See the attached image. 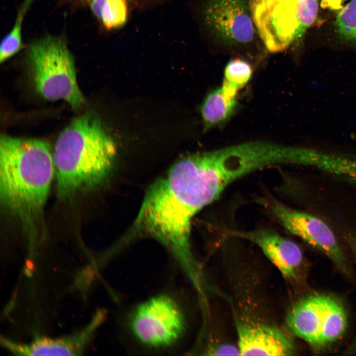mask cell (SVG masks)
Returning <instances> with one entry per match:
<instances>
[{
  "mask_svg": "<svg viewBox=\"0 0 356 356\" xmlns=\"http://www.w3.org/2000/svg\"><path fill=\"white\" fill-rule=\"evenodd\" d=\"M54 168L46 141L1 135L0 203L20 222L32 244L38 235Z\"/></svg>",
  "mask_w": 356,
  "mask_h": 356,
  "instance_id": "6da1fadb",
  "label": "cell"
},
{
  "mask_svg": "<svg viewBox=\"0 0 356 356\" xmlns=\"http://www.w3.org/2000/svg\"><path fill=\"white\" fill-rule=\"evenodd\" d=\"M116 154L114 141L98 117L88 113L74 119L59 134L52 153L59 196L66 199L99 185Z\"/></svg>",
  "mask_w": 356,
  "mask_h": 356,
  "instance_id": "7a4b0ae2",
  "label": "cell"
},
{
  "mask_svg": "<svg viewBox=\"0 0 356 356\" xmlns=\"http://www.w3.org/2000/svg\"><path fill=\"white\" fill-rule=\"evenodd\" d=\"M27 55L36 88L43 97L63 100L74 109L84 105L74 59L63 39L46 36L38 40L30 45Z\"/></svg>",
  "mask_w": 356,
  "mask_h": 356,
  "instance_id": "3957f363",
  "label": "cell"
},
{
  "mask_svg": "<svg viewBox=\"0 0 356 356\" xmlns=\"http://www.w3.org/2000/svg\"><path fill=\"white\" fill-rule=\"evenodd\" d=\"M254 25L267 49L280 52L301 38L315 21L317 0H252Z\"/></svg>",
  "mask_w": 356,
  "mask_h": 356,
  "instance_id": "277c9868",
  "label": "cell"
},
{
  "mask_svg": "<svg viewBox=\"0 0 356 356\" xmlns=\"http://www.w3.org/2000/svg\"><path fill=\"white\" fill-rule=\"evenodd\" d=\"M286 323L296 336L320 348L343 335L347 317L343 307L335 299L315 294L294 304L287 313Z\"/></svg>",
  "mask_w": 356,
  "mask_h": 356,
  "instance_id": "5b68a950",
  "label": "cell"
},
{
  "mask_svg": "<svg viewBox=\"0 0 356 356\" xmlns=\"http://www.w3.org/2000/svg\"><path fill=\"white\" fill-rule=\"evenodd\" d=\"M184 312L176 300L160 294L140 303L132 312L129 326L134 338L152 348L170 347L179 340L186 329Z\"/></svg>",
  "mask_w": 356,
  "mask_h": 356,
  "instance_id": "8992f818",
  "label": "cell"
},
{
  "mask_svg": "<svg viewBox=\"0 0 356 356\" xmlns=\"http://www.w3.org/2000/svg\"><path fill=\"white\" fill-rule=\"evenodd\" d=\"M269 205L273 215L290 233L320 250L340 267L344 268L342 250L334 233L324 221L275 200H271Z\"/></svg>",
  "mask_w": 356,
  "mask_h": 356,
  "instance_id": "52a82bcc",
  "label": "cell"
},
{
  "mask_svg": "<svg viewBox=\"0 0 356 356\" xmlns=\"http://www.w3.org/2000/svg\"><path fill=\"white\" fill-rule=\"evenodd\" d=\"M203 15L208 27L225 41L246 44L254 38V23L246 0H208Z\"/></svg>",
  "mask_w": 356,
  "mask_h": 356,
  "instance_id": "ba28073f",
  "label": "cell"
},
{
  "mask_svg": "<svg viewBox=\"0 0 356 356\" xmlns=\"http://www.w3.org/2000/svg\"><path fill=\"white\" fill-rule=\"evenodd\" d=\"M103 312L98 310L83 329L58 338L37 337L28 343L1 338V343L9 352L20 356H79L82 354L101 323Z\"/></svg>",
  "mask_w": 356,
  "mask_h": 356,
  "instance_id": "9c48e42d",
  "label": "cell"
},
{
  "mask_svg": "<svg viewBox=\"0 0 356 356\" xmlns=\"http://www.w3.org/2000/svg\"><path fill=\"white\" fill-rule=\"evenodd\" d=\"M224 233L229 236L245 239L254 243L284 277L297 278L303 261V253L300 247L293 241L267 229L250 231L224 229Z\"/></svg>",
  "mask_w": 356,
  "mask_h": 356,
  "instance_id": "30bf717a",
  "label": "cell"
},
{
  "mask_svg": "<svg viewBox=\"0 0 356 356\" xmlns=\"http://www.w3.org/2000/svg\"><path fill=\"white\" fill-rule=\"evenodd\" d=\"M235 325L239 355L289 356L294 352L291 339L276 326L239 319Z\"/></svg>",
  "mask_w": 356,
  "mask_h": 356,
  "instance_id": "8fae6325",
  "label": "cell"
},
{
  "mask_svg": "<svg viewBox=\"0 0 356 356\" xmlns=\"http://www.w3.org/2000/svg\"><path fill=\"white\" fill-rule=\"evenodd\" d=\"M236 106L235 97L226 94L222 88L210 92L200 109L205 130L225 123L233 114Z\"/></svg>",
  "mask_w": 356,
  "mask_h": 356,
  "instance_id": "7c38bea8",
  "label": "cell"
},
{
  "mask_svg": "<svg viewBox=\"0 0 356 356\" xmlns=\"http://www.w3.org/2000/svg\"><path fill=\"white\" fill-rule=\"evenodd\" d=\"M89 5L92 13L107 29L120 28L126 22V0H92Z\"/></svg>",
  "mask_w": 356,
  "mask_h": 356,
  "instance_id": "4fadbf2b",
  "label": "cell"
},
{
  "mask_svg": "<svg viewBox=\"0 0 356 356\" xmlns=\"http://www.w3.org/2000/svg\"><path fill=\"white\" fill-rule=\"evenodd\" d=\"M33 0H24L19 8L12 29L1 41L0 45L1 63L14 55L22 48L21 32L23 22Z\"/></svg>",
  "mask_w": 356,
  "mask_h": 356,
  "instance_id": "5bb4252c",
  "label": "cell"
},
{
  "mask_svg": "<svg viewBox=\"0 0 356 356\" xmlns=\"http://www.w3.org/2000/svg\"><path fill=\"white\" fill-rule=\"evenodd\" d=\"M334 26L341 38L356 43V0H351L340 11Z\"/></svg>",
  "mask_w": 356,
  "mask_h": 356,
  "instance_id": "9a60e30c",
  "label": "cell"
},
{
  "mask_svg": "<svg viewBox=\"0 0 356 356\" xmlns=\"http://www.w3.org/2000/svg\"><path fill=\"white\" fill-rule=\"evenodd\" d=\"M252 72L251 65L246 61L233 59L226 65L224 81L239 89L248 83Z\"/></svg>",
  "mask_w": 356,
  "mask_h": 356,
  "instance_id": "2e32d148",
  "label": "cell"
},
{
  "mask_svg": "<svg viewBox=\"0 0 356 356\" xmlns=\"http://www.w3.org/2000/svg\"><path fill=\"white\" fill-rule=\"evenodd\" d=\"M207 353L208 355L215 356L239 355L237 346L224 343L211 346L208 349Z\"/></svg>",
  "mask_w": 356,
  "mask_h": 356,
  "instance_id": "e0dca14e",
  "label": "cell"
},
{
  "mask_svg": "<svg viewBox=\"0 0 356 356\" xmlns=\"http://www.w3.org/2000/svg\"><path fill=\"white\" fill-rule=\"evenodd\" d=\"M345 0H321V6L331 9H338L342 7Z\"/></svg>",
  "mask_w": 356,
  "mask_h": 356,
  "instance_id": "ac0fdd59",
  "label": "cell"
},
{
  "mask_svg": "<svg viewBox=\"0 0 356 356\" xmlns=\"http://www.w3.org/2000/svg\"><path fill=\"white\" fill-rule=\"evenodd\" d=\"M81 2L89 4L92 0H78Z\"/></svg>",
  "mask_w": 356,
  "mask_h": 356,
  "instance_id": "d6986e66",
  "label": "cell"
}]
</instances>
